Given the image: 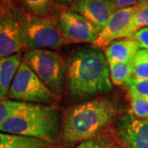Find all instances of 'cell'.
Masks as SVG:
<instances>
[{
  "mask_svg": "<svg viewBox=\"0 0 148 148\" xmlns=\"http://www.w3.org/2000/svg\"><path fill=\"white\" fill-rule=\"evenodd\" d=\"M8 97L12 101L36 105H50L59 99L23 59L11 85Z\"/></svg>",
  "mask_w": 148,
  "mask_h": 148,
  "instance_id": "8992f818",
  "label": "cell"
},
{
  "mask_svg": "<svg viewBox=\"0 0 148 148\" xmlns=\"http://www.w3.org/2000/svg\"><path fill=\"white\" fill-rule=\"evenodd\" d=\"M132 77L148 80V50L139 49L132 60Z\"/></svg>",
  "mask_w": 148,
  "mask_h": 148,
  "instance_id": "ac0fdd59",
  "label": "cell"
},
{
  "mask_svg": "<svg viewBox=\"0 0 148 148\" xmlns=\"http://www.w3.org/2000/svg\"><path fill=\"white\" fill-rule=\"evenodd\" d=\"M115 106L106 99L85 101L66 112L62 124V138L73 144L97 138L112 121Z\"/></svg>",
  "mask_w": 148,
  "mask_h": 148,
  "instance_id": "7a4b0ae2",
  "label": "cell"
},
{
  "mask_svg": "<svg viewBox=\"0 0 148 148\" xmlns=\"http://www.w3.org/2000/svg\"><path fill=\"white\" fill-rule=\"evenodd\" d=\"M145 27H148V7L138 3L132 17V32L135 34L140 29Z\"/></svg>",
  "mask_w": 148,
  "mask_h": 148,
  "instance_id": "ffe728a7",
  "label": "cell"
},
{
  "mask_svg": "<svg viewBox=\"0 0 148 148\" xmlns=\"http://www.w3.org/2000/svg\"><path fill=\"white\" fill-rule=\"evenodd\" d=\"M27 13L16 0L0 4V59L27 48Z\"/></svg>",
  "mask_w": 148,
  "mask_h": 148,
  "instance_id": "277c9868",
  "label": "cell"
},
{
  "mask_svg": "<svg viewBox=\"0 0 148 148\" xmlns=\"http://www.w3.org/2000/svg\"><path fill=\"white\" fill-rule=\"evenodd\" d=\"M73 0H52L53 5L62 8H70Z\"/></svg>",
  "mask_w": 148,
  "mask_h": 148,
  "instance_id": "d4e9b609",
  "label": "cell"
},
{
  "mask_svg": "<svg viewBox=\"0 0 148 148\" xmlns=\"http://www.w3.org/2000/svg\"><path fill=\"white\" fill-rule=\"evenodd\" d=\"M132 114L141 119H148V101L138 95L129 93Z\"/></svg>",
  "mask_w": 148,
  "mask_h": 148,
  "instance_id": "d6986e66",
  "label": "cell"
},
{
  "mask_svg": "<svg viewBox=\"0 0 148 148\" xmlns=\"http://www.w3.org/2000/svg\"><path fill=\"white\" fill-rule=\"evenodd\" d=\"M36 104H30L12 100L0 101V126L11 117L21 111L30 109Z\"/></svg>",
  "mask_w": 148,
  "mask_h": 148,
  "instance_id": "e0dca14e",
  "label": "cell"
},
{
  "mask_svg": "<svg viewBox=\"0 0 148 148\" xmlns=\"http://www.w3.org/2000/svg\"><path fill=\"white\" fill-rule=\"evenodd\" d=\"M27 14L36 16H49L53 13L52 0H16Z\"/></svg>",
  "mask_w": 148,
  "mask_h": 148,
  "instance_id": "9a60e30c",
  "label": "cell"
},
{
  "mask_svg": "<svg viewBox=\"0 0 148 148\" xmlns=\"http://www.w3.org/2000/svg\"><path fill=\"white\" fill-rule=\"evenodd\" d=\"M22 61L21 53L0 59V101L6 100L11 85Z\"/></svg>",
  "mask_w": 148,
  "mask_h": 148,
  "instance_id": "4fadbf2b",
  "label": "cell"
},
{
  "mask_svg": "<svg viewBox=\"0 0 148 148\" xmlns=\"http://www.w3.org/2000/svg\"><path fill=\"white\" fill-rule=\"evenodd\" d=\"M62 124V114L58 107L35 105L8 119L0 126V132L53 143L58 140Z\"/></svg>",
  "mask_w": 148,
  "mask_h": 148,
  "instance_id": "3957f363",
  "label": "cell"
},
{
  "mask_svg": "<svg viewBox=\"0 0 148 148\" xmlns=\"http://www.w3.org/2000/svg\"><path fill=\"white\" fill-rule=\"evenodd\" d=\"M138 3H140V4H143V5L147 6L148 7V0H139Z\"/></svg>",
  "mask_w": 148,
  "mask_h": 148,
  "instance_id": "484cf974",
  "label": "cell"
},
{
  "mask_svg": "<svg viewBox=\"0 0 148 148\" xmlns=\"http://www.w3.org/2000/svg\"><path fill=\"white\" fill-rule=\"evenodd\" d=\"M70 8L90 21L100 32L116 11L110 0H73Z\"/></svg>",
  "mask_w": 148,
  "mask_h": 148,
  "instance_id": "8fae6325",
  "label": "cell"
},
{
  "mask_svg": "<svg viewBox=\"0 0 148 148\" xmlns=\"http://www.w3.org/2000/svg\"><path fill=\"white\" fill-rule=\"evenodd\" d=\"M59 9L53 17L65 40L74 44H94L100 30L90 21L71 8Z\"/></svg>",
  "mask_w": 148,
  "mask_h": 148,
  "instance_id": "ba28073f",
  "label": "cell"
},
{
  "mask_svg": "<svg viewBox=\"0 0 148 148\" xmlns=\"http://www.w3.org/2000/svg\"><path fill=\"white\" fill-rule=\"evenodd\" d=\"M137 9V5L116 10L110 17L106 27L101 30L95 42L93 44L99 48L107 47L114 40L132 38V17Z\"/></svg>",
  "mask_w": 148,
  "mask_h": 148,
  "instance_id": "30bf717a",
  "label": "cell"
},
{
  "mask_svg": "<svg viewBox=\"0 0 148 148\" xmlns=\"http://www.w3.org/2000/svg\"><path fill=\"white\" fill-rule=\"evenodd\" d=\"M142 49L148 50V27L142 28L134 34L132 37Z\"/></svg>",
  "mask_w": 148,
  "mask_h": 148,
  "instance_id": "603a6c76",
  "label": "cell"
},
{
  "mask_svg": "<svg viewBox=\"0 0 148 148\" xmlns=\"http://www.w3.org/2000/svg\"><path fill=\"white\" fill-rule=\"evenodd\" d=\"M65 66L66 90L71 101H85L113 88L106 54L94 45L75 49Z\"/></svg>",
  "mask_w": 148,
  "mask_h": 148,
  "instance_id": "6da1fadb",
  "label": "cell"
},
{
  "mask_svg": "<svg viewBox=\"0 0 148 148\" xmlns=\"http://www.w3.org/2000/svg\"><path fill=\"white\" fill-rule=\"evenodd\" d=\"M128 93H132L148 101V80L138 79L132 77L125 85Z\"/></svg>",
  "mask_w": 148,
  "mask_h": 148,
  "instance_id": "44dd1931",
  "label": "cell"
},
{
  "mask_svg": "<svg viewBox=\"0 0 148 148\" xmlns=\"http://www.w3.org/2000/svg\"><path fill=\"white\" fill-rule=\"evenodd\" d=\"M116 10L137 5L139 0H110Z\"/></svg>",
  "mask_w": 148,
  "mask_h": 148,
  "instance_id": "cb8c5ba5",
  "label": "cell"
},
{
  "mask_svg": "<svg viewBox=\"0 0 148 148\" xmlns=\"http://www.w3.org/2000/svg\"><path fill=\"white\" fill-rule=\"evenodd\" d=\"M49 144L36 138L0 132V148H50Z\"/></svg>",
  "mask_w": 148,
  "mask_h": 148,
  "instance_id": "5bb4252c",
  "label": "cell"
},
{
  "mask_svg": "<svg viewBox=\"0 0 148 148\" xmlns=\"http://www.w3.org/2000/svg\"><path fill=\"white\" fill-rule=\"evenodd\" d=\"M115 133L123 148H148V119L124 114L117 120Z\"/></svg>",
  "mask_w": 148,
  "mask_h": 148,
  "instance_id": "9c48e42d",
  "label": "cell"
},
{
  "mask_svg": "<svg viewBox=\"0 0 148 148\" xmlns=\"http://www.w3.org/2000/svg\"><path fill=\"white\" fill-rule=\"evenodd\" d=\"M140 49L139 45L133 38H124L110 43L105 50L108 63H127Z\"/></svg>",
  "mask_w": 148,
  "mask_h": 148,
  "instance_id": "7c38bea8",
  "label": "cell"
},
{
  "mask_svg": "<svg viewBox=\"0 0 148 148\" xmlns=\"http://www.w3.org/2000/svg\"><path fill=\"white\" fill-rule=\"evenodd\" d=\"M10 1H12V0H0V4H4V3L10 2Z\"/></svg>",
  "mask_w": 148,
  "mask_h": 148,
  "instance_id": "4316f807",
  "label": "cell"
},
{
  "mask_svg": "<svg viewBox=\"0 0 148 148\" xmlns=\"http://www.w3.org/2000/svg\"><path fill=\"white\" fill-rule=\"evenodd\" d=\"M74 148H119V147L108 138L97 137L81 143Z\"/></svg>",
  "mask_w": 148,
  "mask_h": 148,
  "instance_id": "7402d4cb",
  "label": "cell"
},
{
  "mask_svg": "<svg viewBox=\"0 0 148 148\" xmlns=\"http://www.w3.org/2000/svg\"><path fill=\"white\" fill-rule=\"evenodd\" d=\"M110 76L115 86H125L132 77V61L127 63H109Z\"/></svg>",
  "mask_w": 148,
  "mask_h": 148,
  "instance_id": "2e32d148",
  "label": "cell"
},
{
  "mask_svg": "<svg viewBox=\"0 0 148 148\" xmlns=\"http://www.w3.org/2000/svg\"><path fill=\"white\" fill-rule=\"evenodd\" d=\"M27 48L29 49H58L68 42L57 27L52 15L27 14Z\"/></svg>",
  "mask_w": 148,
  "mask_h": 148,
  "instance_id": "52a82bcc",
  "label": "cell"
},
{
  "mask_svg": "<svg viewBox=\"0 0 148 148\" xmlns=\"http://www.w3.org/2000/svg\"><path fill=\"white\" fill-rule=\"evenodd\" d=\"M23 60L58 98L66 88V66L57 52L49 49H27Z\"/></svg>",
  "mask_w": 148,
  "mask_h": 148,
  "instance_id": "5b68a950",
  "label": "cell"
}]
</instances>
